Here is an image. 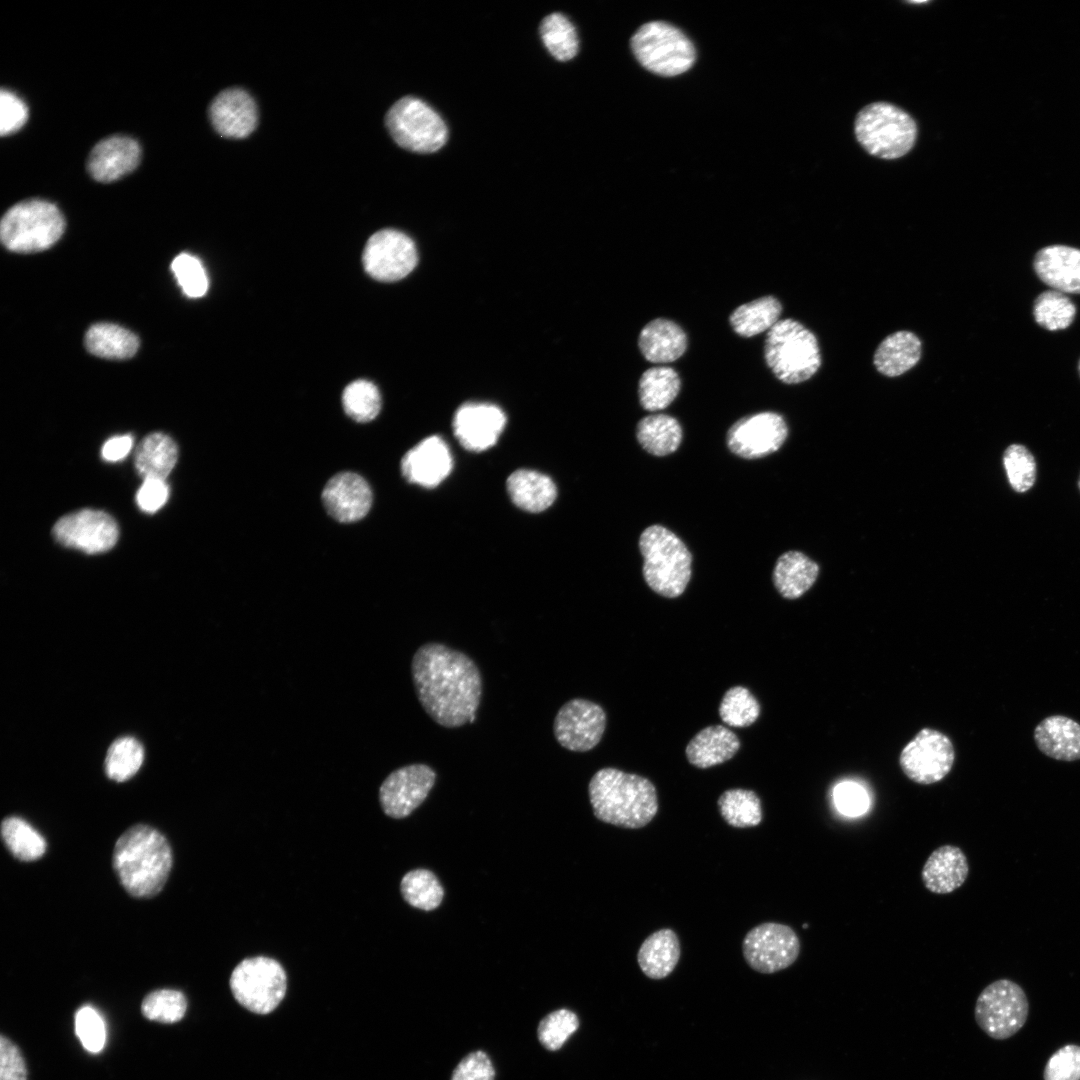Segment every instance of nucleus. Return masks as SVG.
Masks as SVG:
<instances>
[{
	"label": "nucleus",
	"mask_w": 1080,
	"mask_h": 1080,
	"mask_svg": "<svg viewBox=\"0 0 1080 1080\" xmlns=\"http://www.w3.org/2000/svg\"><path fill=\"white\" fill-rule=\"evenodd\" d=\"M1077 487H1078V490L1080 492V473H1079L1078 480H1077Z\"/></svg>",
	"instance_id": "nucleus-58"
},
{
	"label": "nucleus",
	"mask_w": 1080,
	"mask_h": 1080,
	"mask_svg": "<svg viewBox=\"0 0 1080 1080\" xmlns=\"http://www.w3.org/2000/svg\"><path fill=\"white\" fill-rule=\"evenodd\" d=\"M1029 1002L1023 988L1010 979H998L979 994L974 1017L980 1029L995 1040L1015 1035L1026 1023Z\"/></svg>",
	"instance_id": "nucleus-11"
},
{
	"label": "nucleus",
	"mask_w": 1080,
	"mask_h": 1080,
	"mask_svg": "<svg viewBox=\"0 0 1080 1080\" xmlns=\"http://www.w3.org/2000/svg\"><path fill=\"white\" fill-rule=\"evenodd\" d=\"M495 1069L489 1056L481 1050L464 1056L454 1069L450 1080H494Z\"/></svg>",
	"instance_id": "nucleus-53"
},
{
	"label": "nucleus",
	"mask_w": 1080,
	"mask_h": 1080,
	"mask_svg": "<svg viewBox=\"0 0 1080 1080\" xmlns=\"http://www.w3.org/2000/svg\"><path fill=\"white\" fill-rule=\"evenodd\" d=\"M1040 280L1056 291L1080 294V249L1051 245L1040 249L1033 262Z\"/></svg>",
	"instance_id": "nucleus-24"
},
{
	"label": "nucleus",
	"mask_w": 1080,
	"mask_h": 1080,
	"mask_svg": "<svg viewBox=\"0 0 1080 1080\" xmlns=\"http://www.w3.org/2000/svg\"><path fill=\"white\" fill-rule=\"evenodd\" d=\"M1002 463L1013 491L1023 494L1033 488L1037 480V461L1028 447L1020 443L1008 445Z\"/></svg>",
	"instance_id": "nucleus-43"
},
{
	"label": "nucleus",
	"mask_w": 1080,
	"mask_h": 1080,
	"mask_svg": "<svg viewBox=\"0 0 1080 1080\" xmlns=\"http://www.w3.org/2000/svg\"><path fill=\"white\" fill-rule=\"evenodd\" d=\"M385 123L394 141L412 152H435L447 141V127L440 115L413 96L396 101L388 110Z\"/></svg>",
	"instance_id": "nucleus-10"
},
{
	"label": "nucleus",
	"mask_w": 1080,
	"mask_h": 1080,
	"mask_svg": "<svg viewBox=\"0 0 1080 1080\" xmlns=\"http://www.w3.org/2000/svg\"><path fill=\"white\" fill-rule=\"evenodd\" d=\"M636 437L648 453L666 456L678 449L682 439V429L674 417L666 414H652L639 421Z\"/></svg>",
	"instance_id": "nucleus-35"
},
{
	"label": "nucleus",
	"mask_w": 1080,
	"mask_h": 1080,
	"mask_svg": "<svg viewBox=\"0 0 1080 1080\" xmlns=\"http://www.w3.org/2000/svg\"><path fill=\"white\" fill-rule=\"evenodd\" d=\"M400 890L408 904L425 911L436 909L444 896L437 877L426 869L406 873L401 880Z\"/></svg>",
	"instance_id": "nucleus-41"
},
{
	"label": "nucleus",
	"mask_w": 1080,
	"mask_h": 1080,
	"mask_svg": "<svg viewBox=\"0 0 1080 1080\" xmlns=\"http://www.w3.org/2000/svg\"><path fill=\"white\" fill-rule=\"evenodd\" d=\"M631 47L643 67L665 77L687 71L695 61V49L688 37L662 21L642 25L633 35Z\"/></svg>",
	"instance_id": "nucleus-8"
},
{
	"label": "nucleus",
	"mask_w": 1080,
	"mask_h": 1080,
	"mask_svg": "<svg viewBox=\"0 0 1080 1080\" xmlns=\"http://www.w3.org/2000/svg\"><path fill=\"white\" fill-rule=\"evenodd\" d=\"M327 513L343 523L362 519L372 505V491L366 480L353 472H341L328 480L322 491Z\"/></svg>",
	"instance_id": "nucleus-20"
},
{
	"label": "nucleus",
	"mask_w": 1080,
	"mask_h": 1080,
	"mask_svg": "<svg viewBox=\"0 0 1080 1080\" xmlns=\"http://www.w3.org/2000/svg\"><path fill=\"white\" fill-rule=\"evenodd\" d=\"M588 792L596 818L618 827L642 828L658 811L653 783L643 776L616 768L598 770L589 782Z\"/></svg>",
	"instance_id": "nucleus-3"
},
{
	"label": "nucleus",
	"mask_w": 1080,
	"mask_h": 1080,
	"mask_svg": "<svg viewBox=\"0 0 1080 1080\" xmlns=\"http://www.w3.org/2000/svg\"><path fill=\"white\" fill-rule=\"evenodd\" d=\"M680 958V943L676 933L669 928L649 935L637 953L642 972L651 979H663L676 967Z\"/></svg>",
	"instance_id": "nucleus-31"
},
{
	"label": "nucleus",
	"mask_w": 1080,
	"mask_h": 1080,
	"mask_svg": "<svg viewBox=\"0 0 1080 1080\" xmlns=\"http://www.w3.org/2000/svg\"><path fill=\"white\" fill-rule=\"evenodd\" d=\"M722 818L736 828L754 827L762 821L761 801L754 791L729 789L718 799Z\"/></svg>",
	"instance_id": "nucleus-39"
},
{
	"label": "nucleus",
	"mask_w": 1080,
	"mask_h": 1080,
	"mask_svg": "<svg viewBox=\"0 0 1080 1080\" xmlns=\"http://www.w3.org/2000/svg\"><path fill=\"white\" fill-rule=\"evenodd\" d=\"M85 346L91 354L101 358L127 359L137 352L139 339L122 326L97 323L86 332Z\"/></svg>",
	"instance_id": "nucleus-34"
},
{
	"label": "nucleus",
	"mask_w": 1080,
	"mask_h": 1080,
	"mask_svg": "<svg viewBox=\"0 0 1080 1080\" xmlns=\"http://www.w3.org/2000/svg\"><path fill=\"white\" fill-rule=\"evenodd\" d=\"M765 361L773 374L786 384L810 379L821 366L816 336L800 322L779 320L767 333Z\"/></svg>",
	"instance_id": "nucleus-5"
},
{
	"label": "nucleus",
	"mask_w": 1080,
	"mask_h": 1080,
	"mask_svg": "<svg viewBox=\"0 0 1080 1080\" xmlns=\"http://www.w3.org/2000/svg\"><path fill=\"white\" fill-rule=\"evenodd\" d=\"M606 728L603 708L587 699L574 698L558 710L553 723V733L563 748L574 752H587L601 740Z\"/></svg>",
	"instance_id": "nucleus-16"
},
{
	"label": "nucleus",
	"mask_w": 1080,
	"mask_h": 1080,
	"mask_svg": "<svg viewBox=\"0 0 1080 1080\" xmlns=\"http://www.w3.org/2000/svg\"><path fill=\"white\" fill-rule=\"evenodd\" d=\"M1044 1080H1080V1046L1067 1044L1060 1047L1048 1059Z\"/></svg>",
	"instance_id": "nucleus-51"
},
{
	"label": "nucleus",
	"mask_w": 1080,
	"mask_h": 1080,
	"mask_svg": "<svg viewBox=\"0 0 1080 1080\" xmlns=\"http://www.w3.org/2000/svg\"><path fill=\"white\" fill-rule=\"evenodd\" d=\"M52 534L60 544L89 554L110 550L117 542L116 521L106 512L82 509L61 517Z\"/></svg>",
	"instance_id": "nucleus-15"
},
{
	"label": "nucleus",
	"mask_w": 1080,
	"mask_h": 1080,
	"mask_svg": "<svg viewBox=\"0 0 1080 1080\" xmlns=\"http://www.w3.org/2000/svg\"><path fill=\"white\" fill-rule=\"evenodd\" d=\"M643 556V576L657 594L680 596L691 577L692 556L673 532L661 525L647 527L639 539Z\"/></svg>",
	"instance_id": "nucleus-4"
},
{
	"label": "nucleus",
	"mask_w": 1080,
	"mask_h": 1080,
	"mask_svg": "<svg viewBox=\"0 0 1080 1080\" xmlns=\"http://www.w3.org/2000/svg\"><path fill=\"white\" fill-rule=\"evenodd\" d=\"M65 220L59 208L44 199H28L10 207L0 223L4 246L17 253H35L54 245L62 236Z\"/></svg>",
	"instance_id": "nucleus-6"
},
{
	"label": "nucleus",
	"mask_w": 1080,
	"mask_h": 1080,
	"mask_svg": "<svg viewBox=\"0 0 1080 1080\" xmlns=\"http://www.w3.org/2000/svg\"><path fill=\"white\" fill-rule=\"evenodd\" d=\"M954 759L951 740L940 731L924 728L903 748L899 762L910 780L929 785L951 771Z\"/></svg>",
	"instance_id": "nucleus-13"
},
{
	"label": "nucleus",
	"mask_w": 1080,
	"mask_h": 1080,
	"mask_svg": "<svg viewBox=\"0 0 1080 1080\" xmlns=\"http://www.w3.org/2000/svg\"><path fill=\"white\" fill-rule=\"evenodd\" d=\"M171 270L186 296L198 298L206 294L209 280L201 261L197 257L188 253H181L172 261Z\"/></svg>",
	"instance_id": "nucleus-49"
},
{
	"label": "nucleus",
	"mask_w": 1080,
	"mask_h": 1080,
	"mask_svg": "<svg viewBox=\"0 0 1080 1080\" xmlns=\"http://www.w3.org/2000/svg\"><path fill=\"white\" fill-rule=\"evenodd\" d=\"M140 160L141 147L135 139L112 135L94 145L87 159V171L94 180L109 183L131 173Z\"/></svg>",
	"instance_id": "nucleus-21"
},
{
	"label": "nucleus",
	"mask_w": 1080,
	"mask_h": 1080,
	"mask_svg": "<svg viewBox=\"0 0 1080 1080\" xmlns=\"http://www.w3.org/2000/svg\"><path fill=\"white\" fill-rule=\"evenodd\" d=\"M1034 742L1045 756L1058 761L1080 760V724L1065 715H1050L1034 728Z\"/></svg>",
	"instance_id": "nucleus-25"
},
{
	"label": "nucleus",
	"mask_w": 1080,
	"mask_h": 1080,
	"mask_svg": "<svg viewBox=\"0 0 1080 1080\" xmlns=\"http://www.w3.org/2000/svg\"><path fill=\"white\" fill-rule=\"evenodd\" d=\"M143 759V747L135 738H119L108 749L105 759L106 774L114 781H126L136 774Z\"/></svg>",
	"instance_id": "nucleus-44"
},
{
	"label": "nucleus",
	"mask_w": 1080,
	"mask_h": 1080,
	"mask_svg": "<svg viewBox=\"0 0 1080 1080\" xmlns=\"http://www.w3.org/2000/svg\"><path fill=\"white\" fill-rule=\"evenodd\" d=\"M1078 371H1079V374H1080V360H1079V363H1078Z\"/></svg>",
	"instance_id": "nucleus-59"
},
{
	"label": "nucleus",
	"mask_w": 1080,
	"mask_h": 1080,
	"mask_svg": "<svg viewBox=\"0 0 1080 1080\" xmlns=\"http://www.w3.org/2000/svg\"><path fill=\"white\" fill-rule=\"evenodd\" d=\"M177 455V445L172 438L164 433H152L138 445L135 466L144 480H165L176 464Z\"/></svg>",
	"instance_id": "nucleus-33"
},
{
	"label": "nucleus",
	"mask_w": 1080,
	"mask_h": 1080,
	"mask_svg": "<svg viewBox=\"0 0 1080 1080\" xmlns=\"http://www.w3.org/2000/svg\"><path fill=\"white\" fill-rule=\"evenodd\" d=\"M209 118L221 136L244 138L256 128L257 106L245 90L228 88L221 91L211 102Z\"/></svg>",
	"instance_id": "nucleus-23"
},
{
	"label": "nucleus",
	"mask_w": 1080,
	"mask_h": 1080,
	"mask_svg": "<svg viewBox=\"0 0 1080 1080\" xmlns=\"http://www.w3.org/2000/svg\"><path fill=\"white\" fill-rule=\"evenodd\" d=\"M75 1032L83 1047L100 1052L106 1042V1027L100 1013L90 1005L82 1006L75 1014Z\"/></svg>",
	"instance_id": "nucleus-50"
},
{
	"label": "nucleus",
	"mask_w": 1080,
	"mask_h": 1080,
	"mask_svg": "<svg viewBox=\"0 0 1080 1080\" xmlns=\"http://www.w3.org/2000/svg\"><path fill=\"white\" fill-rule=\"evenodd\" d=\"M679 391L680 378L671 367H651L642 374L639 380L640 404L650 412L669 406Z\"/></svg>",
	"instance_id": "nucleus-37"
},
{
	"label": "nucleus",
	"mask_w": 1080,
	"mask_h": 1080,
	"mask_svg": "<svg viewBox=\"0 0 1080 1080\" xmlns=\"http://www.w3.org/2000/svg\"><path fill=\"white\" fill-rule=\"evenodd\" d=\"M28 119L25 102L14 92L2 88L0 92V134L10 135L21 129Z\"/></svg>",
	"instance_id": "nucleus-52"
},
{
	"label": "nucleus",
	"mask_w": 1080,
	"mask_h": 1080,
	"mask_svg": "<svg viewBox=\"0 0 1080 1080\" xmlns=\"http://www.w3.org/2000/svg\"><path fill=\"white\" fill-rule=\"evenodd\" d=\"M1076 307L1062 292L1044 291L1037 296L1033 305L1035 321L1049 330H1063L1069 327L1075 317Z\"/></svg>",
	"instance_id": "nucleus-42"
},
{
	"label": "nucleus",
	"mask_w": 1080,
	"mask_h": 1080,
	"mask_svg": "<svg viewBox=\"0 0 1080 1080\" xmlns=\"http://www.w3.org/2000/svg\"><path fill=\"white\" fill-rule=\"evenodd\" d=\"M579 1027L578 1016L571 1010L558 1009L539 1022L537 1035L544 1048L559 1050Z\"/></svg>",
	"instance_id": "nucleus-48"
},
{
	"label": "nucleus",
	"mask_w": 1080,
	"mask_h": 1080,
	"mask_svg": "<svg viewBox=\"0 0 1080 1080\" xmlns=\"http://www.w3.org/2000/svg\"><path fill=\"white\" fill-rule=\"evenodd\" d=\"M817 563L798 551L781 555L773 571L777 591L787 599H797L807 592L817 579Z\"/></svg>",
	"instance_id": "nucleus-32"
},
{
	"label": "nucleus",
	"mask_w": 1080,
	"mask_h": 1080,
	"mask_svg": "<svg viewBox=\"0 0 1080 1080\" xmlns=\"http://www.w3.org/2000/svg\"><path fill=\"white\" fill-rule=\"evenodd\" d=\"M132 445L133 438L131 435L115 436L105 442L101 455L106 461L116 462L126 457Z\"/></svg>",
	"instance_id": "nucleus-57"
},
{
	"label": "nucleus",
	"mask_w": 1080,
	"mask_h": 1080,
	"mask_svg": "<svg viewBox=\"0 0 1080 1080\" xmlns=\"http://www.w3.org/2000/svg\"><path fill=\"white\" fill-rule=\"evenodd\" d=\"M1 836L9 851L21 861L39 859L46 851L43 836L20 817L5 818L1 824Z\"/></svg>",
	"instance_id": "nucleus-38"
},
{
	"label": "nucleus",
	"mask_w": 1080,
	"mask_h": 1080,
	"mask_svg": "<svg viewBox=\"0 0 1080 1080\" xmlns=\"http://www.w3.org/2000/svg\"><path fill=\"white\" fill-rule=\"evenodd\" d=\"M418 260L414 242L403 232L383 229L367 241L362 262L365 271L374 279L393 282L406 277Z\"/></svg>",
	"instance_id": "nucleus-14"
},
{
	"label": "nucleus",
	"mask_w": 1080,
	"mask_h": 1080,
	"mask_svg": "<svg viewBox=\"0 0 1080 1080\" xmlns=\"http://www.w3.org/2000/svg\"><path fill=\"white\" fill-rule=\"evenodd\" d=\"M452 467L449 447L436 435L423 439L401 460V471L405 479L426 488L439 485L450 474Z\"/></svg>",
	"instance_id": "nucleus-22"
},
{
	"label": "nucleus",
	"mask_w": 1080,
	"mask_h": 1080,
	"mask_svg": "<svg viewBox=\"0 0 1080 1080\" xmlns=\"http://www.w3.org/2000/svg\"><path fill=\"white\" fill-rule=\"evenodd\" d=\"M343 408L353 420L361 423L373 420L381 409V396L377 387L367 380H356L343 391Z\"/></svg>",
	"instance_id": "nucleus-45"
},
{
	"label": "nucleus",
	"mask_w": 1080,
	"mask_h": 1080,
	"mask_svg": "<svg viewBox=\"0 0 1080 1080\" xmlns=\"http://www.w3.org/2000/svg\"><path fill=\"white\" fill-rule=\"evenodd\" d=\"M855 135L871 155L897 159L914 146L917 126L902 109L890 103L877 102L867 105L858 113Z\"/></svg>",
	"instance_id": "nucleus-7"
},
{
	"label": "nucleus",
	"mask_w": 1080,
	"mask_h": 1080,
	"mask_svg": "<svg viewBox=\"0 0 1080 1080\" xmlns=\"http://www.w3.org/2000/svg\"><path fill=\"white\" fill-rule=\"evenodd\" d=\"M506 487L513 503L532 513L546 510L557 496L552 479L534 470L520 469L513 472L507 479Z\"/></svg>",
	"instance_id": "nucleus-29"
},
{
	"label": "nucleus",
	"mask_w": 1080,
	"mask_h": 1080,
	"mask_svg": "<svg viewBox=\"0 0 1080 1080\" xmlns=\"http://www.w3.org/2000/svg\"><path fill=\"white\" fill-rule=\"evenodd\" d=\"M639 349L652 363H669L680 358L687 348V336L675 322L657 318L646 324L638 339Z\"/></svg>",
	"instance_id": "nucleus-27"
},
{
	"label": "nucleus",
	"mask_w": 1080,
	"mask_h": 1080,
	"mask_svg": "<svg viewBox=\"0 0 1080 1080\" xmlns=\"http://www.w3.org/2000/svg\"><path fill=\"white\" fill-rule=\"evenodd\" d=\"M781 312L782 305L777 298L763 296L737 307L729 322L738 335L752 337L769 331L779 321Z\"/></svg>",
	"instance_id": "nucleus-36"
},
{
	"label": "nucleus",
	"mask_w": 1080,
	"mask_h": 1080,
	"mask_svg": "<svg viewBox=\"0 0 1080 1080\" xmlns=\"http://www.w3.org/2000/svg\"><path fill=\"white\" fill-rule=\"evenodd\" d=\"M230 989L248 1011L266 1015L274 1011L287 990V976L275 959L256 956L242 960L232 971Z\"/></svg>",
	"instance_id": "nucleus-9"
},
{
	"label": "nucleus",
	"mask_w": 1080,
	"mask_h": 1080,
	"mask_svg": "<svg viewBox=\"0 0 1080 1080\" xmlns=\"http://www.w3.org/2000/svg\"><path fill=\"white\" fill-rule=\"evenodd\" d=\"M168 495L169 488L164 480L145 479L137 492L136 500L142 511L154 513L166 503Z\"/></svg>",
	"instance_id": "nucleus-56"
},
{
	"label": "nucleus",
	"mask_w": 1080,
	"mask_h": 1080,
	"mask_svg": "<svg viewBox=\"0 0 1080 1080\" xmlns=\"http://www.w3.org/2000/svg\"><path fill=\"white\" fill-rule=\"evenodd\" d=\"M187 1009L185 996L177 990L160 989L148 994L142 1001L141 1011L149 1020L175 1023L183 1018Z\"/></svg>",
	"instance_id": "nucleus-47"
},
{
	"label": "nucleus",
	"mask_w": 1080,
	"mask_h": 1080,
	"mask_svg": "<svg viewBox=\"0 0 1080 1080\" xmlns=\"http://www.w3.org/2000/svg\"><path fill=\"white\" fill-rule=\"evenodd\" d=\"M435 780L436 772L422 763L394 770L379 789L382 810L396 819L408 816L426 799Z\"/></svg>",
	"instance_id": "nucleus-18"
},
{
	"label": "nucleus",
	"mask_w": 1080,
	"mask_h": 1080,
	"mask_svg": "<svg viewBox=\"0 0 1080 1080\" xmlns=\"http://www.w3.org/2000/svg\"><path fill=\"white\" fill-rule=\"evenodd\" d=\"M969 873L965 853L957 846L943 845L926 860L921 877L926 889L936 894H948L960 888Z\"/></svg>",
	"instance_id": "nucleus-26"
},
{
	"label": "nucleus",
	"mask_w": 1080,
	"mask_h": 1080,
	"mask_svg": "<svg viewBox=\"0 0 1080 1080\" xmlns=\"http://www.w3.org/2000/svg\"><path fill=\"white\" fill-rule=\"evenodd\" d=\"M834 802L838 810L848 816L863 814L869 805V799L862 786L854 782H843L834 788Z\"/></svg>",
	"instance_id": "nucleus-54"
},
{
	"label": "nucleus",
	"mask_w": 1080,
	"mask_h": 1080,
	"mask_svg": "<svg viewBox=\"0 0 1080 1080\" xmlns=\"http://www.w3.org/2000/svg\"><path fill=\"white\" fill-rule=\"evenodd\" d=\"M740 748L736 734L725 726L713 725L699 731L688 743V761L698 768H709L731 759Z\"/></svg>",
	"instance_id": "nucleus-28"
},
{
	"label": "nucleus",
	"mask_w": 1080,
	"mask_h": 1080,
	"mask_svg": "<svg viewBox=\"0 0 1080 1080\" xmlns=\"http://www.w3.org/2000/svg\"><path fill=\"white\" fill-rule=\"evenodd\" d=\"M0 1080H27V1069L19 1048L3 1035L0 1038Z\"/></svg>",
	"instance_id": "nucleus-55"
},
{
	"label": "nucleus",
	"mask_w": 1080,
	"mask_h": 1080,
	"mask_svg": "<svg viewBox=\"0 0 1080 1080\" xmlns=\"http://www.w3.org/2000/svg\"><path fill=\"white\" fill-rule=\"evenodd\" d=\"M417 698L430 718L446 728L472 723L482 695V677L465 653L442 643L420 646L411 662Z\"/></svg>",
	"instance_id": "nucleus-1"
},
{
	"label": "nucleus",
	"mask_w": 1080,
	"mask_h": 1080,
	"mask_svg": "<svg viewBox=\"0 0 1080 1080\" xmlns=\"http://www.w3.org/2000/svg\"><path fill=\"white\" fill-rule=\"evenodd\" d=\"M112 863L119 882L130 895L148 898L164 887L172 867V851L159 831L137 824L116 841Z\"/></svg>",
	"instance_id": "nucleus-2"
},
{
	"label": "nucleus",
	"mask_w": 1080,
	"mask_h": 1080,
	"mask_svg": "<svg viewBox=\"0 0 1080 1080\" xmlns=\"http://www.w3.org/2000/svg\"><path fill=\"white\" fill-rule=\"evenodd\" d=\"M505 423L506 416L499 407L488 403H467L456 411L453 430L464 448L481 452L495 445Z\"/></svg>",
	"instance_id": "nucleus-19"
},
{
	"label": "nucleus",
	"mask_w": 1080,
	"mask_h": 1080,
	"mask_svg": "<svg viewBox=\"0 0 1080 1080\" xmlns=\"http://www.w3.org/2000/svg\"><path fill=\"white\" fill-rule=\"evenodd\" d=\"M722 721L731 727H747L760 715V705L751 692L742 686L728 689L719 706Z\"/></svg>",
	"instance_id": "nucleus-46"
},
{
	"label": "nucleus",
	"mask_w": 1080,
	"mask_h": 1080,
	"mask_svg": "<svg viewBox=\"0 0 1080 1080\" xmlns=\"http://www.w3.org/2000/svg\"><path fill=\"white\" fill-rule=\"evenodd\" d=\"M788 435L784 418L765 411L745 416L735 422L727 433V445L732 453L745 459H756L777 451Z\"/></svg>",
	"instance_id": "nucleus-17"
},
{
	"label": "nucleus",
	"mask_w": 1080,
	"mask_h": 1080,
	"mask_svg": "<svg viewBox=\"0 0 1080 1080\" xmlns=\"http://www.w3.org/2000/svg\"><path fill=\"white\" fill-rule=\"evenodd\" d=\"M742 950L753 970L772 974L788 968L797 960L800 940L790 926L765 922L748 931Z\"/></svg>",
	"instance_id": "nucleus-12"
},
{
	"label": "nucleus",
	"mask_w": 1080,
	"mask_h": 1080,
	"mask_svg": "<svg viewBox=\"0 0 1080 1080\" xmlns=\"http://www.w3.org/2000/svg\"><path fill=\"white\" fill-rule=\"evenodd\" d=\"M539 32L544 45L556 59L567 61L577 54V32L565 15L558 12L547 15L541 21Z\"/></svg>",
	"instance_id": "nucleus-40"
},
{
	"label": "nucleus",
	"mask_w": 1080,
	"mask_h": 1080,
	"mask_svg": "<svg viewBox=\"0 0 1080 1080\" xmlns=\"http://www.w3.org/2000/svg\"><path fill=\"white\" fill-rule=\"evenodd\" d=\"M921 357V341L906 330L888 335L877 347L873 363L878 372L888 377L900 376L913 368Z\"/></svg>",
	"instance_id": "nucleus-30"
}]
</instances>
